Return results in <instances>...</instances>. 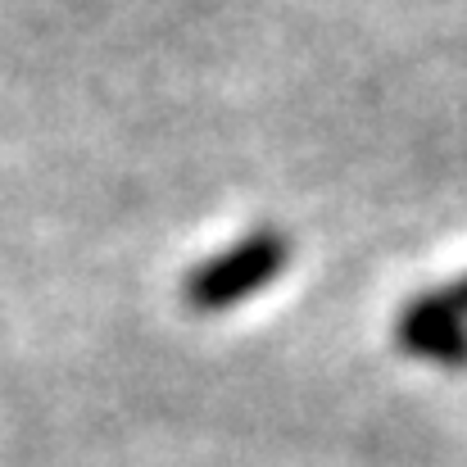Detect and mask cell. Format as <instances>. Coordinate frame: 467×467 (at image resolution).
Wrapping results in <instances>:
<instances>
[{"label": "cell", "mask_w": 467, "mask_h": 467, "mask_svg": "<svg viewBox=\"0 0 467 467\" xmlns=\"http://www.w3.org/2000/svg\"><path fill=\"white\" fill-rule=\"evenodd\" d=\"M291 259V245L282 232L273 227H259L250 236H241L232 250H218L209 254L204 264H195L182 282V300L195 313H223L236 309L241 300H250L254 291L273 286L282 277Z\"/></svg>", "instance_id": "1"}, {"label": "cell", "mask_w": 467, "mask_h": 467, "mask_svg": "<svg viewBox=\"0 0 467 467\" xmlns=\"http://www.w3.org/2000/svg\"><path fill=\"white\" fill-rule=\"evenodd\" d=\"M395 345L441 368H467V317L441 291L418 296L395 317Z\"/></svg>", "instance_id": "2"}, {"label": "cell", "mask_w": 467, "mask_h": 467, "mask_svg": "<svg viewBox=\"0 0 467 467\" xmlns=\"http://www.w3.org/2000/svg\"><path fill=\"white\" fill-rule=\"evenodd\" d=\"M441 296H445V300H450V305H454V309L467 317V273L459 277V282H454V286H450V291H441Z\"/></svg>", "instance_id": "3"}]
</instances>
